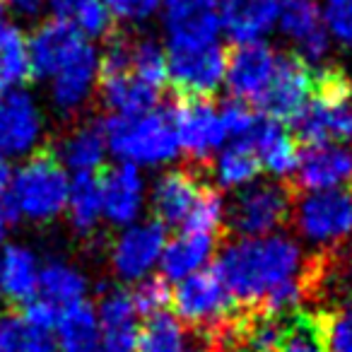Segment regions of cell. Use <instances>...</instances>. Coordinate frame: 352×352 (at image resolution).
<instances>
[{
    "label": "cell",
    "instance_id": "cell-24",
    "mask_svg": "<svg viewBox=\"0 0 352 352\" xmlns=\"http://www.w3.org/2000/svg\"><path fill=\"white\" fill-rule=\"evenodd\" d=\"M56 333H58L56 345L60 352H97L102 345L97 311L85 299L60 309Z\"/></svg>",
    "mask_w": 352,
    "mask_h": 352
},
{
    "label": "cell",
    "instance_id": "cell-35",
    "mask_svg": "<svg viewBox=\"0 0 352 352\" xmlns=\"http://www.w3.org/2000/svg\"><path fill=\"white\" fill-rule=\"evenodd\" d=\"M131 73L133 78L155 87L157 92L166 85V80H169V75H166V54L155 39L133 41Z\"/></svg>",
    "mask_w": 352,
    "mask_h": 352
},
{
    "label": "cell",
    "instance_id": "cell-31",
    "mask_svg": "<svg viewBox=\"0 0 352 352\" xmlns=\"http://www.w3.org/2000/svg\"><path fill=\"white\" fill-rule=\"evenodd\" d=\"M261 169L263 166H261L258 155H256V150L246 140H234L215 160L217 182L227 188L251 186L256 182V176L261 174Z\"/></svg>",
    "mask_w": 352,
    "mask_h": 352
},
{
    "label": "cell",
    "instance_id": "cell-46",
    "mask_svg": "<svg viewBox=\"0 0 352 352\" xmlns=\"http://www.w3.org/2000/svg\"><path fill=\"white\" fill-rule=\"evenodd\" d=\"M12 6L27 17H34L41 12V8L46 6V0H12Z\"/></svg>",
    "mask_w": 352,
    "mask_h": 352
},
{
    "label": "cell",
    "instance_id": "cell-19",
    "mask_svg": "<svg viewBox=\"0 0 352 352\" xmlns=\"http://www.w3.org/2000/svg\"><path fill=\"white\" fill-rule=\"evenodd\" d=\"M203 188L201 176L191 169H174L160 176L152 188V212L155 220L164 227L184 225L188 212L196 206Z\"/></svg>",
    "mask_w": 352,
    "mask_h": 352
},
{
    "label": "cell",
    "instance_id": "cell-8",
    "mask_svg": "<svg viewBox=\"0 0 352 352\" xmlns=\"http://www.w3.org/2000/svg\"><path fill=\"white\" fill-rule=\"evenodd\" d=\"M314 97V70L297 54H278L275 73L268 87L258 97L256 107L265 113V118L278 123H292L309 99Z\"/></svg>",
    "mask_w": 352,
    "mask_h": 352
},
{
    "label": "cell",
    "instance_id": "cell-44",
    "mask_svg": "<svg viewBox=\"0 0 352 352\" xmlns=\"http://www.w3.org/2000/svg\"><path fill=\"white\" fill-rule=\"evenodd\" d=\"M15 220H17V215H15V210H12L10 201H8V193H6V196L0 198V244H3V239H6L8 225Z\"/></svg>",
    "mask_w": 352,
    "mask_h": 352
},
{
    "label": "cell",
    "instance_id": "cell-2",
    "mask_svg": "<svg viewBox=\"0 0 352 352\" xmlns=\"http://www.w3.org/2000/svg\"><path fill=\"white\" fill-rule=\"evenodd\" d=\"M171 307L176 311L174 316L196 328L198 338L210 347L217 345L239 314V304L234 302L215 268H203L182 280L171 292Z\"/></svg>",
    "mask_w": 352,
    "mask_h": 352
},
{
    "label": "cell",
    "instance_id": "cell-1",
    "mask_svg": "<svg viewBox=\"0 0 352 352\" xmlns=\"http://www.w3.org/2000/svg\"><path fill=\"white\" fill-rule=\"evenodd\" d=\"M304 254L287 236L236 239L225 246L212 268L241 309H254L283 283L299 278Z\"/></svg>",
    "mask_w": 352,
    "mask_h": 352
},
{
    "label": "cell",
    "instance_id": "cell-11",
    "mask_svg": "<svg viewBox=\"0 0 352 352\" xmlns=\"http://www.w3.org/2000/svg\"><path fill=\"white\" fill-rule=\"evenodd\" d=\"M294 186L311 193L352 186V147L340 142L304 147L294 166Z\"/></svg>",
    "mask_w": 352,
    "mask_h": 352
},
{
    "label": "cell",
    "instance_id": "cell-30",
    "mask_svg": "<svg viewBox=\"0 0 352 352\" xmlns=\"http://www.w3.org/2000/svg\"><path fill=\"white\" fill-rule=\"evenodd\" d=\"M68 215L80 234H89L102 217V188L97 174H75L68 191Z\"/></svg>",
    "mask_w": 352,
    "mask_h": 352
},
{
    "label": "cell",
    "instance_id": "cell-34",
    "mask_svg": "<svg viewBox=\"0 0 352 352\" xmlns=\"http://www.w3.org/2000/svg\"><path fill=\"white\" fill-rule=\"evenodd\" d=\"M326 352H352V297L314 314Z\"/></svg>",
    "mask_w": 352,
    "mask_h": 352
},
{
    "label": "cell",
    "instance_id": "cell-49",
    "mask_svg": "<svg viewBox=\"0 0 352 352\" xmlns=\"http://www.w3.org/2000/svg\"><path fill=\"white\" fill-rule=\"evenodd\" d=\"M0 25H3V0H0Z\"/></svg>",
    "mask_w": 352,
    "mask_h": 352
},
{
    "label": "cell",
    "instance_id": "cell-3",
    "mask_svg": "<svg viewBox=\"0 0 352 352\" xmlns=\"http://www.w3.org/2000/svg\"><path fill=\"white\" fill-rule=\"evenodd\" d=\"M70 182L54 150H39L12 176L8 201L17 217L49 222L68 206Z\"/></svg>",
    "mask_w": 352,
    "mask_h": 352
},
{
    "label": "cell",
    "instance_id": "cell-42",
    "mask_svg": "<svg viewBox=\"0 0 352 352\" xmlns=\"http://www.w3.org/2000/svg\"><path fill=\"white\" fill-rule=\"evenodd\" d=\"M111 17L123 22H142L160 10L162 0H104Z\"/></svg>",
    "mask_w": 352,
    "mask_h": 352
},
{
    "label": "cell",
    "instance_id": "cell-23",
    "mask_svg": "<svg viewBox=\"0 0 352 352\" xmlns=\"http://www.w3.org/2000/svg\"><path fill=\"white\" fill-rule=\"evenodd\" d=\"M217 236L203 234V232H184L164 244L162 251V275L166 280H186L188 275L203 270L215 251Z\"/></svg>",
    "mask_w": 352,
    "mask_h": 352
},
{
    "label": "cell",
    "instance_id": "cell-25",
    "mask_svg": "<svg viewBox=\"0 0 352 352\" xmlns=\"http://www.w3.org/2000/svg\"><path fill=\"white\" fill-rule=\"evenodd\" d=\"M39 287V263L25 246H6L0 256V294L15 304H25L36 297Z\"/></svg>",
    "mask_w": 352,
    "mask_h": 352
},
{
    "label": "cell",
    "instance_id": "cell-29",
    "mask_svg": "<svg viewBox=\"0 0 352 352\" xmlns=\"http://www.w3.org/2000/svg\"><path fill=\"white\" fill-rule=\"evenodd\" d=\"M56 338L51 331L34 326L20 311L0 316V352H56Z\"/></svg>",
    "mask_w": 352,
    "mask_h": 352
},
{
    "label": "cell",
    "instance_id": "cell-5",
    "mask_svg": "<svg viewBox=\"0 0 352 352\" xmlns=\"http://www.w3.org/2000/svg\"><path fill=\"white\" fill-rule=\"evenodd\" d=\"M227 51L220 41L169 44L166 75L176 99H210L225 80Z\"/></svg>",
    "mask_w": 352,
    "mask_h": 352
},
{
    "label": "cell",
    "instance_id": "cell-33",
    "mask_svg": "<svg viewBox=\"0 0 352 352\" xmlns=\"http://www.w3.org/2000/svg\"><path fill=\"white\" fill-rule=\"evenodd\" d=\"M135 352H184V326L174 314L150 316L138 333Z\"/></svg>",
    "mask_w": 352,
    "mask_h": 352
},
{
    "label": "cell",
    "instance_id": "cell-6",
    "mask_svg": "<svg viewBox=\"0 0 352 352\" xmlns=\"http://www.w3.org/2000/svg\"><path fill=\"white\" fill-rule=\"evenodd\" d=\"M292 208V186L280 182L254 184L236 193L230 208H225V217L230 222V230L239 239H256V236H268L283 222H287Z\"/></svg>",
    "mask_w": 352,
    "mask_h": 352
},
{
    "label": "cell",
    "instance_id": "cell-40",
    "mask_svg": "<svg viewBox=\"0 0 352 352\" xmlns=\"http://www.w3.org/2000/svg\"><path fill=\"white\" fill-rule=\"evenodd\" d=\"M220 118H222V126H225V133L234 138V140H246L251 135V131L256 128V123H258L254 107L246 102H239V99H232V102L222 104Z\"/></svg>",
    "mask_w": 352,
    "mask_h": 352
},
{
    "label": "cell",
    "instance_id": "cell-7",
    "mask_svg": "<svg viewBox=\"0 0 352 352\" xmlns=\"http://www.w3.org/2000/svg\"><path fill=\"white\" fill-rule=\"evenodd\" d=\"M297 230L314 244L333 246L352 232V188H333L304 196L292 210Z\"/></svg>",
    "mask_w": 352,
    "mask_h": 352
},
{
    "label": "cell",
    "instance_id": "cell-27",
    "mask_svg": "<svg viewBox=\"0 0 352 352\" xmlns=\"http://www.w3.org/2000/svg\"><path fill=\"white\" fill-rule=\"evenodd\" d=\"M99 87H102L104 104L111 109L113 116H140V113L155 111L160 102V92L133 78V73L99 80Z\"/></svg>",
    "mask_w": 352,
    "mask_h": 352
},
{
    "label": "cell",
    "instance_id": "cell-18",
    "mask_svg": "<svg viewBox=\"0 0 352 352\" xmlns=\"http://www.w3.org/2000/svg\"><path fill=\"white\" fill-rule=\"evenodd\" d=\"M102 215L113 225H133L142 210V179L138 166L118 164L99 176Z\"/></svg>",
    "mask_w": 352,
    "mask_h": 352
},
{
    "label": "cell",
    "instance_id": "cell-21",
    "mask_svg": "<svg viewBox=\"0 0 352 352\" xmlns=\"http://www.w3.org/2000/svg\"><path fill=\"white\" fill-rule=\"evenodd\" d=\"M280 0H222L220 22L234 44L261 41L278 25Z\"/></svg>",
    "mask_w": 352,
    "mask_h": 352
},
{
    "label": "cell",
    "instance_id": "cell-16",
    "mask_svg": "<svg viewBox=\"0 0 352 352\" xmlns=\"http://www.w3.org/2000/svg\"><path fill=\"white\" fill-rule=\"evenodd\" d=\"M99 78V54L87 39L51 75V99L60 111H78Z\"/></svg>",
    "mask_w": 352,
    "mask_h": 352
},
{
    "label": "cell",
    "instance_id": "cell-37",
    "mask_svg": "<svg viewBox=\"0 0 352 352\" xmlns=\"http://www.w3.org/2000/svg\"><path fill=\"white\" fill-rule=\"evenodd\" d=\"M70 25L85 36V39H97V36H109L113 30L111 12L104 6V0H80L68 15Z\"/></svg>",
    "mask_w": 352,
    "mask_h": 352
},
{
    "label": "cell",
    "instance_id": "cell-12",
    "mask_svg": "<svg viewBox=\"0 0 352 352\" xmlns=\"http://www.w3.org/2000/svg\"><path fill=\"white\" fill-rule=\"evenodd\" d=\"M299 142L307 147L323 142H352V102L350 97H323L314 94L304 111L292 121Z\"/></svg>",
    "mask_w": 352,
    "mask_h": 352
},
{
    "label": "cell",
    "instance_id": "cell-48",
    "mask_svg": "<svg viewBox=\"0 0 352 352\" xmlns=\"http://www.w3.org/2000/svg\"><path fill=\"white\" fill-rule=\"evenodd\" d=\"M184 352H212V350H210V347H208V345H206V342H203V340H201V342H198V345L188 347V350H184Z\"/></svg>",
    "mask_w": 352,
    "mask_h": 352
},
{
    "label": "cell",
    "instance_id": "cell-45",
    "mask_svg": "<svg viewBox=\"0 0 352 352\" xmlns=\"http://www.w3.org/2000/svg\"><path fill=\"white\" fill-rule=\"evenodd\" d=\"M78 3L80 0H46V6H51V10L56 12V20H68V15Z\"/></svg>",
    "mask_w": 352,
    "mask_h": 352
},
{
    "label": "cell",
    "instance_id": "cell-17",
    "mask_svg": "<svg viewBox=\"0 0 352 352\" xmlns=\"http://www.w3.org/2000/svg\"><path fill=\"white\" fill-rule=\"evenodd\" d=\"M41 135V113L34 99L20 89L0 92V155L17 157L30 152Z\"/></svg>",
    "mask_w": 352,
    "mask_h": 352
},
{
    "label": "cell",
    "instance_id": "cell-32",
    "mask_svg": "<svg viewBox=\"0 0 352 352\" xmlns=\"http://www.w3.org/2000/svg\"><path fill=\"white\" fill-rule=\"evenodd\" d=\"M27 78L32 73L25 34L12 25H0V92L17 87Z\"/></svg>",
    "mask_w": 352,
    "mask_h": 352
},
{
    "label": "cell",
    "instance_id": "cell-4",
    "mask_svg": "<svg viewBox=\"0 0 352 352\" xmlns=\"http://www.w3.org/2000/svg\"><path fill=\"white\" fill-rule=\"evenodd\" d=\"M107 147L123 164H164L179 155V138L169 111H147L140 116H111L104 121Z\"/></svg>",
    "mask_w": 352,
    "mask_h": 352
},
{
    "label": "cell",
    "instance_id": "cell-9",
    "mask_svg": "<svg viewBox=\"0 0 352 352\" xmlns=\"http://www.w3.org/2000/svg\"><path fill=\"white\" fill-rule=\"evenodd\" d=\"M179 147L196 162L208 160L220 150L227 133L222 126L220 109L212 107L210 99H176L169 109Z\"/></svg>",
    "mask_w": 352,
    "mask_h": 352
},
{
    "label": "cell",
    "instance_id": "cell-47",
    "mask_svg": "<svg viewBox=\"0 0 352 352\" xmlns=\"http://www.w3.org/2000/svg\"><path fill=\"white\" fill-rule=\"evenodd\" d=\"M10 188V164L3 155H0V198L6 196Z\"/></svg>",
    "mask_w": 352,
    "mask_h": 352
},
{
    "label": "cell",
    "instance_id": "cell-41",
    "mask_svg": "<svg viewBox=\"0 0 352 352\" xmlns=\"http://www.w3.org/2000/svg\"><path fill=\"white\" fill-rule=\"evenodd\" d=\"M323 25H326L328 34L352 46V0H326Z\"/></svg>",
    "mask_w": 352,
    "mask_h": 352
},
{
    "label": "cell",
    "instance_id": "cell-36",
    "mask_svg": "<svg viewBox=\"0 0 352 352\" xmlns=\"http://www.w3.org/2000/svg\"><path fill=\"white\" fill-rule=\"evenodd\" d=\"M225 222V201L222 193L210 184H203L201 193L196 198V206L188 212L184 222V232H203V234H215Z\"/></svg>",
    "mask_w": 352,
    "mask_h": 352
},
{
    "label": "cell",
    "instance_id": "cell-28",
    "mask_svg": "<svg viewBox=\"0 0 352 352\" xmlns=\"http://www.w3.org/2000/svg\"><path fill=\"white\" fill-rule=\"evenodd\" d=\"M41 299L51 302L54 307L65 309L75 302H82L87 292V280L73 265L51 261L44 268H39V287H36Z\"/></svg>",
    "mask_w": 352,
    "mask_h": 352
},
{
    "label": "cell",
    "instance_id": "cell-50",
    "mask_svg": "<svg viewBox=\"0 0 352 352\" xmlns=\"http://www.w3.org/2000/svg\"><path fill=\"white\" fill-rule=\"evenodd\" d=\"M97 352H104V350H102V345H99V350H97Z\"/></svg>",
    "mask_w": 352,
    "mask_h": 352
},
{
    "label": "cell",
    "instance_id": "cell-22",
    "mask_svg": "<svg viewBox=\"0 0 352 352\" xmlns=\"http://www.w3.org/2000/svg\"><path fill=\"white\" fill-rule=\"evenodd\" d=\"M246 142L254 147L261 160V166H265L270 174H294V166H297L299 160V147L297 140L289 135L283 123L270 121V118H258V123L251 131V135L246 138Z\"/></svg>",
    "mask_w": 352,
    "mask_h": 352
},
{
    "label": "cell",
    "instance_id": "cell-38",
    "mask_svg": "<svg viewBox=\"0 0 352 352\" xmlns=\"http://www.w3.org/2000/svg\"><path fill=\"white\" fill-rule=\"evenodd\" d=\"M133 307L142 316H157V314H164L166 307L171 304V287L169 280L164 275H150V278H142L135 285V289L131 292Z\"/></svg>",
    "mask_w": 352,
    "mask_h": 352
},
{
    "label": "cell",
    "instance_id": "cell-10",
    "mask_svg": "<svg viewBox=\"0 0 352 352\" xmlns=\"http://www.w3.org/2000/svg\"><path fill=\"white\" fill-rule=\"evenodd\" d=\"M278 54L263 41L234 44L227 51L225 82L232 99L256 104L275 73Z\"/></svg>",
    "mask_w": 352,
    "mask_h": 352
},
{
    "label": "cell",
    "instance_id": "cell-15",
    "mask_svg": "<svg viewBox=\"0 0 352 352\" xmlns=\"http://www.w3.org/2000/svg\"><path fill=\"white\" fill-rule=\"evenodd\" d=\"M222 0H162L169 44H208L217 41Z\"/></svg>",
    "mask_w": 352,
    "mask_h": 352
},
{
    "label": "cell",
    "instance_id": "cell-43",
    "mask_svg": "<svg viewBox=\"0 0 352 352\" xmlns=\"http://www.w3.org/2000/svg\"><path fill=\"white\" fill-rule=\"evenodd\" d=\"M20 314L27 318V321L34 323V326L44 328V331H54L56 323H58L60 309H58V307H54L51 302H46V299L34 297V299H30V302L22 304Z\"/></svg>",
    "mask_w": 352,
    "mask_h": 352
},
{
    "label": "cell",
    "instance_id": "cell-39",
    "mask_svg": "<svg viewBox=\"0 0 352 352\" xmlns=\"http://www.w3.org/2000/svg\"><path fill=\"white\" fill-rule=\"evenodd\" d=\"M280 352H326L321 342V333H318L316 318L311 311H294L289 316L287 336L280 347Z\"/></svg>",
    "mask_w": 352,
    "mask_h": 352
},
{
    "label": "cell",
    "instance_id": "cell-20",
    "mask_svg": "<svg viewBox=\"0 0 352 352\" xmlns=\"http://www.w3.org/2000/svg\"><path fill=\"white\" fill-rule=\"evenodd\" d=\"M82 41L85 36L65 20H49L39 25L27 41L30 73L36 78H51Z\"/></svg>",
    "mask_w": 352,
    "mask_h": 352
},
{
    "label": "cell",
    "instance_id": "cell-26",
    "mask_svg": "<svg viewBox=\"0 0 352 352\" xmlns=\"http://www.w3.org/2000/svg\"><path fill=\"white\" fill-rule=\"evenodd\" d=\"M107 135H104V121H89L70 133L68 140L60 147V164L70 166L75 174H97L107 157Z\"/></svg>",
    "mask_w": 352,
    "mask_h": 352
},
{
    "label": "cell",
    "instance_id": "cell-14",
    "mask_svg": "<svg viewBox=\"0 0 352 352\" xmlns=\"http://www.w3.org/2000/svg\"><path fill=\"white\" fill-rule=\"evenodd\" d=\"M164 244L166 227L157 220L128 227L111 249L113 273L121 280H142L162 258Z\"/></svg>",
    "mask_w": 352,
    "mask_h": 352
},
{
    "label": "cell",
    "instance_id": "cell-13",
    "mask_svg": "<svg viewBox=\"0 0 352 352\" xmlns=\"http://www.w3.org/2000/svg\"><path fill=\"white\" fill-rule=\"evenodd\" d=\"M278 25L294 41V54L307 65L321 63L331 49V34L323 25L316 0H280Z\"/></svg>",
    "mask_w": 352,
    "mask_h": 352
}]
</instances>
